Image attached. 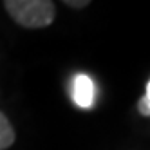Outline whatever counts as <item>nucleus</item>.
<instances>
[{
    "label": "nucleus",
    "mask_w": 150,
    "mask_h": 150,
    "mask_svg": "<svg viewBox=\"0 0 150 150\" xmlns=\"http://www.w3.org/2000/svg\"><path fill=\"white\" fill-rule=\"evenodd\" d=\"M91 2L89 0H78V2H74V0H65V6L69 7H74V9H81V7H87Z\"/></svg>",
    "instance_id": "39448f33"
},
{
    "label": "nucleus",
    "mask_w": 150,
    "mask_h": 150,
    "mask_svg": "<svg viewBox=\"0 0 150 150\" xmlns=\"http://www.w3.org/2000/svg\"><path fill=\"white\" fill-rule=\"evenodd\" d=\"M137 110H139L141 116L150 117V80H148L146 87H145V96L139 98V101H137Z\"/></svg>",
    "instance_id": "20e7f679"
},
{
    "label": "nucleus",
    "mask_w": 150,
    "mask_h": 150,
    "mask_svg": "<svg viewBox=\"0 0 150 150\" xmlns=\"http://www.w3.org/2000/svg\"><path fill=\"white\" fill-rule=\"evenodd\" d=\"M4 7L20 27L44 29L54 22L56 6L49 0H6Z\"/></svg>",
    "instance_id": "f257e3e1"
},
{
    "label": "nucleus",
    "mask_w": 150,
    "mask_h": 150,
    "mask_svg": "<svg viewBox=\"0 0 150 150\" xmlns=\"http://www.w3.org/2000/svg\"><path fill=\"white\" fill-rule=\"evenodd\" d=\"M16 139L15 128L11 125V121L7 120V116L4 112H0V150L9 148Z\"/></svg>",
    "instance_id": "7ed1b4c3"
},
{
    "label": "nucleus",
    "mask_w": 150,
    "mask_h": 150,
    "mask_svg": "<svg viewBox=\"0 0 150 150\" xmlns=\"http://www.w3.org/2000/svg\"><path fill=\"white\" fill-rule=\"evenodd\" d=\"M71 100L78 109H92L96 101V87L91 76L87 74H74L71 80Z\"/></svg>",
    "instance_id": "f03ea898"
}]
</instances>
